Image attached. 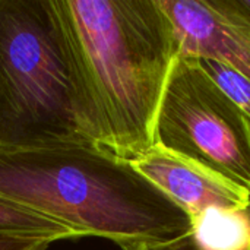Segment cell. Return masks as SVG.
Returning <instances> with one entry per match:
<instances>
[{
	"instance_id": "9c48e42d",
	"label": "cell",
	"mask_w": 250,
	"mask_h": 250,
	"mask_svg": "<svg viewBox=\"0 0 250 250\" xmlns=\"http://www.w3.org/2000/svg\"><path fill=\"white\" fill-rule=\"evenodd\" d=\"M204 70L237 103V105L250 117V79L231 67L211 59L198 57Z\"/></svg>"
},
{
	"instance_id": "5b68a950",
	"label": "cell",
	"mask_w": 250,
	"mask_h": 250,
	"mask_svg": "<svg viewBox=\"0 0 250 250\" xmlns=\"http://www.w3.org/2000/svg\"><path fill=\"white\" fill-rule=\"evenodd\" d=\"M180 54L217 60L250 79V22L227 0H161Z\"/></svg>"
},
{
	"instance_id": "7a4b0ae2",
	"label": "cell",
	"mask_w": 250,
	"mask_h": 250,
	"mask_svg": "<svg viewBox=\"0 0 250 250\" xmlns=\"http://www.w3.org/2000/svg\"><path fill=\"white\" fill-rule=\"evenodd\" d=\"M0 198L120 249L192 231L190 215L132 160L88 141L0 151Z\"/></svg>"
},
{
	"instance_id": "30bf717a",
	"label": "cell",
	"mask_w": 250,
	"mask_h": 250,
	"mask_svg": "<svg viewBox=\"0 0 250 250\" xmlns=\"http://www.w3.org/2000/svg\"><path fill=\"white\" fill-rule=\"evenodd\" d=\"M122 250H202L201 246L198 245V242L195 240L192 231L170 240V242H160V243H139V245H133V246H127L123 248Z\"/></svg>"
},
{
	"instance_id": "7c38bea8",
	"label": "cell",
	"mask_w": 250,
	"mask_h": 250,
	"mask_svg": "<svg viewBox=\"0 0 250 250\" xmlns=\"http://www.w3.org/2000/svg\"><path fill=\"white\" fill-rule=\"evenodd\" d=\"M233 9H236L243 18L250 22V0H227Z\"/></svg>"
},
{
	"instance_id": "8992f818",
	"label": "cell",
	"mask_w": 250,
	"mask_h": 250,
	"mask_svg": "<svg viewBox=\"0 0 250 250\" xmlns=\"http://www.w3.org/2000/svg\"><path fill=\"white\" fill-rule=\"evenodd\" d=\"M133 166L190 218L208 208H250V193L199 163L154 145Z\"/></svg>"
},
{
	"instance_id": "ba28073f",
	"label": "cell",
	"mask_w": 250,
	"mask_h": 250,
	"mask_svg": "<svg viewBox=\"0 0 250 250\" xmlns=\"http://www.w3.org/2000/svg\"><path fill=\"white\" fill-rule=\"evenodd\" d=\"M0 236L41 237L51 242L79 239L63 224L4 198H0Z\"/></svg>"
},
{
	"instance_id": "277c9868",
	"label": "cell",
	"mask_w": 250,
	"mask_h": 250,
	"mask_svg": "<svg viewBox=\"0 0 250 250\" xmlns=\"http://www.w3.org/2000/svg\"><path fill=\"white\" fill-rule=\"evenodd\" d=\"M155 145L183 155L250 193V117L204 70L180 54L155 126Z\"/></svg>"
},
{
	"instance_id": "3957f363",
	"label": "cell",
	"mask_w": 250,
	"mask_h": 250,
	"mask_svg": "<svg viewBox=\"0 0 250 250\" xmlns=\"http://www.w3.org/2000/svg\"><path fill=\"white\" fill-rule=\"evenodd\" d=\"M79 141L48 0H0V151Z\"/></svg>"
},
{
	"instance_id": "52a82bcc",
	"label": "cell",
	"mask_w": 250,
	"mask_h": 250,
	"mask_svg": "<svg viewBox=\"0 0 250 250\" xmlns=\"http://www.w3.org/2000/svg\"><path fill=\"white\" fill-rule=\"evenodd\" d=\"M202 250H250V208H208L192 218Z\"/></svg>"
},
{
	"instance_id": "8fae6325",
	"label": "cell",
	"mask_w": 250,
	"mask_h": 250,
	"mask_svg": "<svg viewBox=\"0 0 250 250\" xmlns=\"http://www.w3.org/2000/svg\"><path fill=\"white\" fill-rule=\"evenodd\" d=\"M54 242L41 237L0 236V250H48Z\"/></svg>"
},
{
	"instance_id": "6da1fadb",
	"label": "cell",
	"mask_w": 250,
	"mask_h": 250,
	"mask_svg": "<svg viewBox=\"0 0 250 250\" xmlns=\"http://www.w3.org/2000/svg\"><path fill=\"white\" fill-rule=\"evenodd\" d=\"M82 136L126 160L155 145L180 56L161 0H48Z\"/></svg>"
}]
</instances>
